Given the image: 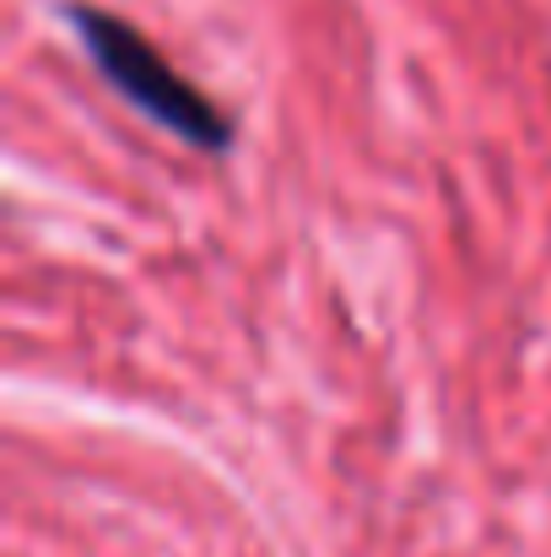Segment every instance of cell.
Masks as SVG:
<instances>
[{
	"label": "cell",
	"instance_id": "6da1fadb",
	"mask_svg": "<svg viewBox=\"0 0 551 557\" xmlns=\"http://www.w3.org/2000/svg\"><path fill=\"white\" fill-rule=\"evenodd\" d=\"M60 16L71 22V33L82 38V54L92 60V71L141 114L152 120L158 131H168L174 141L195 147V152H227L233 147V120L184 76L174 71L152 38L141 27H130L125 16L103 11V5H87V0H65Z\"/></svg>",
	"mask_w": 551,
	"mask_h": 557
}]
</instances>
